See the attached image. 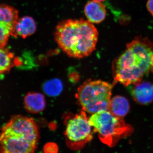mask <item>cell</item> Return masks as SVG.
Returning <instances> with one entry per match:
<instances>
[{
    "label": "cell",
    "mask_w": 153,
    "mask_h": 153,
    "mask_svg": "<svg viewBox=\"0 0 153 153\" xmlns=\"http://www.w3.org/2000/svg\"><path fill=\"white\" fill-rule=\"evenodd\" d=\"M113 63L114 83L126 86L136 84L153 70V43L148 38L136 37Z\"/></svg>",
    "instance_id": "1"
},
{
    "label": "cell",
    "mask_w": 153,
    "mask_h": 153,
    "mask_svg": "<svg viewBox=\"0 0 153 153\" xmlns=\"http://www.w3.org/2000/svg\"><path fill=\"white\" fill-rule=\"evenodd\" d=\"M97 29L87 20H65L57 25L55 38L60 49L70 57L81 58L91 55L98 40Z\"/></svg>",
    "instance_id": "2"
},
{
    "label": "cell",
    "mask_w": 153,
    "mask_h": 153,
    "mask_svg": "<svg viewBox=\"0 0 153 153\" xmlns=\"http://www.w3.org/2000/svg\"><path fill=\"white\" fill-rule=\"evenodd\" d=\"M39 137L38 126L33 118L14 116L0 134V153H34Z\"/></svg>",
    "instance_id": "3"
},
{
    "label": "cell",
    "mask_w": 153,
    "mask_h": 153,
    "mask_svg": "<svg viewBox=\"0 0 153 153\" xmlns=\"http://www.w3.org/2000/svg\"><path fill=\"white\" fill-rule=\"evenodd\" d=\"M89 120L100 140L110 147L115 146L120 140L129 136L133 132L132 126L126 123L123 117L116 116L108 110L92 114Z\"/></svg>",
    "instance_id": "4"
},
{
    "label": "cell",
    "mask_w": 153,
    "mask_h": 153,
    "mask_svg": "<svg viewBox=\"0 0 153 153\" xmlns=\"http://www.w3.org/2000/svg\"><path fill=\"white\" fill-rule=\"evenodd\" d=\"M113 85L101 80H88L75 94L82 110L93 114L108 110Z\"/></svg>",
    "instance_id": "5"
},
{
    "label": "cell",
    "mask_w": 153,
    "mask_h": 153,
    "mask_svg": "<svg viewBox=\"0 0 153 153\" xmlns=\"http://www.w3.org/2000/svg\"><path fill=\"white\" fill-rule=\"evenodd\" d=\"M66 126V144L71 150L81 149L93 139V128L86 112L83 110L67 119Z\"/></svg>",
    "instance_id": "6"
},
{
    "label": "cell",
    "mask_w": 153,
    "mask_h": 153,
    "mask_svg": "<svg viewBox=\"0 0 153 153\" xmlns=\"http://www.w3.org/2000/svg\"><path fill=\"white\" fill-rule=\"evenodd\" d=\"M131 85L130 92L135 101L140 104L148 105L153 101V84L141 81Z\"/></svg>",
    "instance_id": "7"
},
{
    "label": "cell",
    "mask_w": 153,
    "mask_h": 153,
    "mask_svg": "<svg viewBox=\"0 0 153 153\" xmlns=\"http://www.w3.org/2000/svg\"><path fill=\"white\" fill-rule=\"evenodd\" d=\"M85 16L89 22L93 24H99L106 17L105 7L101 2L90 1L85 6L84 9Z\"/></svg>",
    "instance_id": "8"
},
{
    "label": "cell",
    "mask_w": 153,
    "mask_h": 153,
    "mask_svg": "<svg viewBox=\"0 0 153 153\" xmlns=\"http://www.w3.org/2000/svg\"><path fill=\"white\" fill-rule=\"evenodd\" d=\"M24 104L28 112L39 113L43 111L46 106L45 97L39 92H30L25 96Z\"/></svg>",
    "instance_id": "9"
},
{
    "label": "cell",
    "mask_w": 153,
    "mask_h": 153,
    "mask_svg": "<svg viewBox=\"0 0 153 153\" xmlns=\"http://www.w3.org/2000/svg\"><path fill=\"white\" fill-rule=\"evenodd\" d=\"M19 19V12L16 9L7 5H0V23L11 30V36Z\"/></svg>",
    "instance_id": "10"
},
{
    "label": "cell",
    "mask_w": 153,
    "mask_h": 153,
    "mask_svg": "<svg viewBox=\"0 0 153 153\" xmlns=\"http://www.w3.org/2000/svg\"><path fill=\"white\" fill-rule=\"evenodd\" d=\"M36 28V22L32 17H23L18 20L12 36L27 38L35 33Z\"/></svg>",
    "instance_id": "11"
},
{
    "label": "cell",
    "mask_w": 153,
    "mask_h": 153,
    "mask_svg": "<svg viewBox=\"0 0 153 153\" xmlns=\"http://www.w3.org/2000/svg\"><path fill=\"white\" fill-rule=\"evenodd\" d=\"M130 105L128 100L121 96H116L111 99L108 110L113 114L123 117L128 113Z\"/></svg>",
    "instance_id": "12"
},
{
    "label": "cell",
    "mask_w": 153,
    "mask_h": 153,
    "mask_svg": "<svg viewBox=\"0 0 153 153\" xmlns=\"http://www.w3.org/2000/svg\"><path fill=\"white\" fill-rule=\"evenodd\" d=\"M13 56L4 48H0V74L8 72L13 66Z\"/></svg>",
    "instance_id": "13"
},
{
    "label": "cell",
    "mask_w": 153,
    "mask_h": 153,
    "mask_svg": "<svg viewBox=\"0 0 153 153\" xmlns=\"http://www.w3.org/2000/svg\"><path fill=\"white\" fill-rule=\"evenodd\" d=\"M63 88V84L59 79H55L47 81L44 85V91L47 94L55 96L60 94Z\"/></svg>",
    "instance_id": "14"
},
{
    "label": "cell",
    "mask_w": 153,
    "mask_h": 153,
    "mask_svg": "<svg viewBox=\"0 0 153 153\" xmlns=\"http://www.w3.org/2000/svg\"><path fill=\"white\" fill-rule=\"evenodd\" d=\"M11 35L10 30L0 23V48H4Z\"/></svg>",
    "instance_id": "15"
},
{
    "label": "cell",
    "mask_w": 153,
    "mask_h": 153,
    "mask_svg": "<svg viewBox=\"0 0 153 153\" xmlns=\"http://www.w3.org/2000/svg\"><path fill=\"white\" fill-rule=\"evenodd\" d=\"M44 153H57L58 147L55 143H48L44 146Z\"/></svg>",
    "instance_id": "16"
},
{
    "label": "cell",
    "mask_w": 153,
    "mask_h": 153,
    "mask_svg": "<svg viewBox=\"0 0 153 153\" xmlns=\"http://www.w3.org/2000/svg\"><path fill=\"white\" fill-rule=\"evenodd\" d=\"M147 8L153 16V0H149L147 3Z\"/></svg>",
    "instance_id": "17"
},
{
    "label": "cell",
    "mask_w": 153,
    "mask_h": 153,
    "mask_svg": "<svg viewBox=\"0 0 153 153\" xmlns=\"http://www.w3.org/2000/svg\"><path fill=\"white\" fill-rule=\"evenodd\" d=\"M92 1H96L101 2L103 1H105V0H92Z\"/></svg>",
    "instance_id": "18"
}]
</instances>
